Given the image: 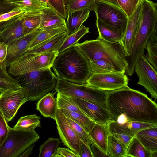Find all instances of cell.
Instances as JSON below:
<instances>
[{
	"instance_id": "14",
	"label": "cell",
	"mask_w": 157,
	"mask_h": 157,
	"mask_svg": "<svg viewBox=\"0 0 157 157\" xmlns=\"http://www.w3.org/2000/svg\"><path fill=\"white\" fill-rule=\"evenodd\" d=\"M143 1H140L131 17L128 19L123 38L120 42L125 50L126 56H129L131 53L140 28Z\"/></svg>"
},
{
	"instance_id": "18",
	"label": "cell",
	"mask_w": 157,
	"mask_h": 157,
	"mask_svg": "<svg viewBox=\"0 0 157 157\" xmlns=\"http://www.w3.org/2000/svg\"><path fill=\"white\" fill-rule=\"evenodd\" d=\"M65 19L51 8L47 6L41 10V21L38 27L42 30L65 25Z\"/></svg>"
},
{
	"instance_id": "32",
	"label": "cell",
	"mask_w": 157,
	"mask_h": 157,
	"mask_svg": "<svg viewBox=\"0 0 157 157\" xmlns=\"http://www.w3.org/2000/svg\"><path fill=\"white\" fill-rule=\"evenodd\" d=\"M96 0H64L67 16L77 10L88 8L93 11Z\"/></svg>"
},
{
	"instance_id": "3",
	"label": "cell",
	"mask_w": 157,
	"mask_h": 157,
	"mask_svg": "<svg viewBox=\"0 0 157 157\" xmlns=\"http://www.w3.org/2000/svg\"><path fill=\"white\" fill-rule=\"evenodd\" d=\"M89 60L106 61L119 72L125 73L127 63L126 53L121 43H112L98 38L86 40L75 45Z\"/></svg>"
},
{
	"instance_id": "19",
	"label": "cell",
	"mask_w": 157,
	"mask_h": 157,
	"mask_svg": "<svg viewBox=\"0 0 157 157\" xmlns=\"http://www.w3.org/2000/svg\"><path fill=\"white\" fill-rule=\"evenodd\" d=\"M89 9L86 8L76 11L67 16L65 26L67 36H69L78 30L82 24L89 17Z\"/></svg>"
},
{
	"instance_id": "16",
	"label": "cell",
	"mask_w": 157,
	"mask_h": 157,
	"mask_svg": "<svg viewBox=\"0 0 157 157\" xmlns=\"http://www.w3.org/2000/svg\"><path fill=\"white\" fill-rule=\"evenodd\" d=\"M70 98L86 116L96 123L105 124L110 121V115L107 109L89 101Z\"/></svg>"
},
{
	"instance_id": "31",
	"label": "cell",
	"mask_w": 157,
	"mask_h": 157,
	"mask_svg": "<svg viewBox=\"0 0 157 157\" xmlns=\"http://www.w3.org/2000/svg\"><path fill=\"white\" fill-rule=\"evenodd\" d=\"M65 32H67L65 25L49 29L42 30L30 44L27 50L55 35Z\"/></svg>"
},
{
	"instance_id": "34",
	"label": "cell",
	"mask_w": 157,
	"mask_h": 157,
	"mask_svg": "<svg viewBox=\"0 0 157 157\" xmlns=\"http://www.w3.org/2000/svg\"><path fill=\"white\" fill-rule=\"evenodd\" d=\"M22 87L19 82L0 67V93L7 90H16Z\"/></svg>"
},
{
	"instance_id": "29",
	"label": "cell",
	"mask_w": 157,
	"mask_h": 157,
	"mask_svg": "<svg viewBox=\"0 0 157 157\" xmlns=\"http://www.w3.org/2000/svg\"><path fill=\"white\" fill-rule=\"evenodd\" d=\"M41 117L36 114L27 115L21 117L13 128L28 130H35L41 127Z\"/></svg>"
},
{
	"instance_id": "23",
	"label": "cell",
	"mask_w": 157,
	"mask_h": 157,
	"mask_svg": "<svg viewBox=\"0 0 157 157\" xmlns=\"http://www.w3.org/2000/svg\"><path fill=\"white\" fill-rule=\"evenodd\" d=\"M20 18L11 23L0 33V42L7 45L11 41L25 35Z\"/></svg>"
},
{
	"instance_id": "24",
	"label": "cell",
	"mask_w": 157,
	"mask_h": 157,
	"mask_svg": "<svg viewBox=\"0 0 157 157\" xmlns=\"http://www.w3.org/2000/svg\"><path fill=\"white\" fill-rule=\"evenodd\" d=\"M96 25L99 33L98 38L112 43H120L124 33L107 26L96 18Z\"/></svg>"
},
{
	"instance_id": "4",
	"label": "cell",
	"mask_w": 157,
	"mask_h": 157,
	"mask_svg": "<svg viewBox=\"0 0 157 157\" xmlns=\"http://www.w3.org/2000/svg\"><path fill=\"white\" fill-rule=\"evenodd\" d=\"M51 67L35 71L15 78L28 90V101H36L55 89L57 77Z\"/></svg>"
},
{
	"instance_id": "33",
	"label": "cell",
	"mask_w": 157,
	"mask_h": 157,
	"mask_svg": "<svg viewBox=\"0 0 157 157\" xmlns=\"http://www.w3.org/2000/svg\"><path fill=\"white\" fill-rule=\"evenodd\" d=\"M60 143L58 138H48L40 146L39 157H54Z\"/></svg>"
},
{
	"instance_id": "39",
	"label": "cell",
	"mask_w": 157,
	"mask_h": 157,
	"mask_svg": "<svg viewBox=\"0 0 157 157\" xmlns=\"http://www.w3.org/2000/svg\"><path fill=\"white\" fill-rule=\"evenodd\" d=\"M66 118L70 125L76 135L80 140L90 147L91 140L88 133L80 125L70 118L67 117Z\"/></svg>"
},
{
	"instance_id": "12",
	"label": "cell",
	"mask_w": 157,
	"mask_h": 157,
	"mask_svg": "<svg viewBox=\"0 0 157 157\" xmlns=\"http://www.w3.org/2000/svg\"><path fill=\"white\" fill-rule=\"evenodd\" d=\"M134 70L139 78L137 84L143 86L155 101L157 98V71L148 61L144 52L136 62Z\"/></svg>"
},
{
	"instance_id": "15",
	"label": "cell",
	"mask_w": 157,
	"mask_h": 157,
	"mask_svg": "<svg viewBox=\"0 0 157 157\" xmlns=\"http://www.w3.org/2000/svg\"><path fill=\"white\" fill-rule=\"evenodd\" d=\"M41 30L37 28L30 33L8 44L6 59V67H8L13 62L27 50L30 44Z\"/></svg>"
},
{
	"instance_id": "10",
	"label": "cell",
	"mask_w": 157,
	"mask_h": 157,
	"mask_svg": "<svg viewBox=\"0 0 157 157\" xmlns=\"http://www.w3.org/2000/svg\"><path fill=\"white\" fill-rule=\"evenodd\" d=\"M25 88L7 90L0 93V110L7 122L15 117L20 107L28 101Z\"/></svg>"
},
{
	"instance_id": "54",
	"label": "cell",
	"mask_w": 157,
	"mask_h": 157,
	"mask_svg": "<svg viewBox=\"0 0 157 157\" xmlns=\"http://www.w3.org/2000/svg\"><path fill=\"white\" fill-rule=\"evenodd\" d=\"M117 5H118L117 0H107Z\"/></svg>"
},
{
	"instance_id": "53",
	"label": "cell",
	"mask_w": 157,
	"mask_h": 157,
	"mask_svg": "<svg viewBox=\"0 0 157 157\" xmlns=\"http://www.w3.org/2000/svg\"><path fill=\"white\" fill-rule=\"evenodd\" d=\"M39 1L47 4V5L48 4V0H38Z\"/></svg>"
},
{
	"instance_id": "22",
	"label": "cell",
	"mask_w": 157,
	"mask_h": 157,
	"mask_svg": "<svg viewBox=\"0 0 157 157\" xmlns=\"http://www.w3.org/2000/svg\"><path fill=\"white\" fill-rule=\"evenodd\" d=\"M135 135L144 147L151 152L157 151V126L141 130Z\"/></svg>"
},
{
	"instance_id": "6",
	"label": "cell",
	"mask_w": 157,
	"mask_h": 157,
	"mask_svg": "<svg viewBox=\"0 0 157 157\" xmlns=\"http://www.w3.org/2000/svg\"><path fill=\"white\" fill-rule=\"evenodd\" d=\"M39 138V135L35 130L10 127L6 139L0 146V157H19Z\"/></svg>"
},
{
	"instance_id": "45",
	"label": "cell",
	"mask_w": 157,
	"mask_h": 157,
	"mask_svg": "<svg viewBox=\"0 0 157 157\" xmlns=\"http://www.w3.org/2000/svg\"><path fill=\"white\" fill-rule=\"evenodd\" d=\"M79 157L75 153L69 148L58 147L54 157Z\"/></svg>"
},
{
	"instance_id": "56",
	"label": "cell",
	"mask_w": 157,
	"mask_h": 157,
	"mask_svg": "<svg viewBox=\"0 0 157 157\" xmlns=\"http://www.w3.org/2000/svg\"><path fill=\"white\" fill-rule=\"evenodd\" d=\"M139 0V1H140L141 0Z\"/></svg>"
},
{
	"instance_id": "11",
	"label": "cell",
	"mask_w": 157,
	"mask_h": 157,
	"mask_svg": "<svg viewBox=\"0 0 157 157\" xmlns=\"http://www.w3.org/2000/svg\"><path fill=\"white\" fill-rule=\"evenodd\" d=\"M129 80L125 73H92L85 84L106 91H110L127 86Z\"/></svg>"
},
{
	"instance_id": "40",
	"label": "cell",
	"mask_w": 157,
	"mask_h": 157,
	"mask_svg": "<svg viewBox=\"0 0 157 157\" xmlns=\"http://www.w3.org/2000/svg\"><path fill=\"white\" fill-rule=\"evenodd\" d=\"M47 6L53 9L63 18L67 19V13L64 0H48Z\"/></svg>"
},
{
	"instance_id": "2",
	"label": "cell",
	"mask_w": 157,
	"mask_h": 157,
	"mask_svg": "<svg viewBox=\"0 0 157 157\" xmlns=\"http://www.w3.org/2000/svg\"><path fill=\"white\" fill-rule=\"evenodd\" d=\"M51 67L57 76L78 84H85L92 73L89 60L75 45L58 53Z\"/></svg>"
},
{
	"instance_id": "13",
	"label": "cell",
	"mask_w": 157,
	"mask_h": 157,
	"mask_svg": "<svg viewBox=\"0 0 157 157\" xmlns=\"http://www.w3.org/2000/svg\"><path fill=\"white\" fill-rule=\"evenodd\" d=\"M55 120L62 142L80 157V139L71 128L64 114L58 109Z\"/></svg>"
},
{
	"instance_id": "44",
	"label": "cell",
	"mask_w": 157,
	"mask_h": 157,
	"mask_svg": "<svg viewBox=\"0 0 157 157\" xmlns=\"http://www.w3.org/2000/svg\"><path fill=\"white\" fill-rule=\"evenodd\" d=\"M7 52V45L0 42V67L5 71H7L6 59Z\"/></svg>"
},
{
	"instance_id": "7",
	"label": "cell",
	"mask_w": 157,
	"mask_h": 157,
	"mask_svg": "<svg viewBox=\"0 0 157 157\" xmlns=\"http://www.w3.org/2000/svg\"><path fill=\"white\" fill-rule=\"evenodd\" d=\"M57 51L38 54L25 52L9 67L8 73L15 77L48 67L51 68Z\"/></svg>"
},
{
	"instance_id": "17",
	"label": "cell",
	"mask_w": 157,
	"mask_h": 157,
	"mask_svg": "<svg viewBox=\"0 0 157 157\" xmlns=\"http://www.w3.org/2000/svg\"><path fill=\"white\" fill-rule=\"evenodd\" d=\"M67 36V32L59 33L27 50L24 53L38 54L57 51Z\"/></svg>"
},
{
	"instance_id": "50",
	"label": "cell",
	"mask_w": 157,
	"mask_h": 157,
	"mask_svg": "<svg viewBox=\"0 0 157 157\" xmlns=\"http://www.w3.org/2000/svg\"><path fill=\"white\" fill-rule=\"evenodd\" d=\"M24 13L17 15L7 21L0 22V33L11 23L19 19Z\"/></svg>"
},
{
	"instance_id": "21",
	"label": "cell",
	"mask_w": 157,
	"mask_h": 157,
	"mask_svg": "<svg viewBox=\"0 0 157 157\" xmlns=\"http://www.w3.org/2000/svg\"><path fill=\"white\" fill-rule=\"evenodd\" d=\"M88 134L91 140L106 154L109 135L107 124L96 123Z\"/></svg>"
},
{
	"instance_id": "43",
	"label": "cell",
	"mask_w": 157,
	"mask_h": 157,
	"mask_svg": "<svg viewBox=\"0 0 157 157\" xmlns=\"http://www.w3.org/2000/svg\"><path fill=\"white\" fill-rule=\"evenodd\" d=\"M25 12V11L20 7L16 8L10 12L0 15V22L7 21Z\"/></svg>"
},
{
	"instance_id": "30",
	"label": "cell",
	"mask_w": 157,
	"mask_h": 157,
	"mask_svg": "<svg viewBox=\"0 0 157 157\" xmlns=\"http://www.w3.org/2000/svg\"><path fill=\"white\" fill-rule=\"evenodd\" d=\"M89 32V27L84 25L82 26L76 32L66 37L57 51L58 53L71 47L76 45L78 43L80 39Z\"/></svg>"
},
{
	"instance_id": "5",
	"label": "cell",
	"mask_w": 157,
	"mask_h": 157,
	"mask_svg": "<svg viewBox=\"0 0 157 157\" xmlns=\"http://www.w3.org/2000/svg\"><path fill=\"white\" fill-rule=\"evenodd\" d=\"M57 77V82L55 89L57 92L70 97L89 101L107 109L106 91L85 84L69 82Z\"/></svg>"
},
{
	"instance_id": "38",
	"label": "cell",
	"mask_w": 157,
	"mask_h": 157,
	"mask_svg": "<svg viewBox=\"0 0 157 157\" xmlns=\"http://www.w3.org/2000/svg\"><path fill=\"white\" fill-rule=\"evenodd\" d=\"M89 62L92 73L118 72L113 66L105 61L94 60L90 61Z\"/></svg>"
},
{
	"instance_id": "55",
	"label": "cell",
	"mask_w": 157,
	"mask_h": 157,
	"mask_svg": "<svg viewBox=\"0 0 157 157\" xmlns=\"http://www.w3.org/2000/svg\"><path fill=\"white\" fill-rule=\"evenodd\" d=\"M133 1L136 6H137L140 2L139 0H133Z\"/></svg>"
},
{
	"instance_id": "26",
	"label": "cell",
	"mask_w": 157,
	"mask_h": 157,
	"mask_svg": "<svg viewBox=\"0 0 157 157\" xmlns=\"http://www.w3.org/2000/svg\"><path fill=\"white\" fill-rule=\"evenodd\" d=\"M151 157V152L141 144L135 135L126 148L124 157Z\"/></svg>"
},
{
	"instance_id": "49",
	"label": "cell",
	"mask_w": 157,
	"mask_h": 157,
	"mask_svg": "<svg viewBox=\"0 0 157 157\" xmlns=\"http://www.w3.org/2000/svg\"><path fill=\"white\" fill-rule=\"evenodd\" d=\"M80 157H93L89 147L80 140Z\"/></svg>"
},
{
	"instance_id": "20",
	"label": "cell",
	"mask_w": 157,
	"mask_h": 157,
	"mask_svg": "<svg viewBox=\"0 0 157 157\" xmlns=\"http://www.w3.org/2000/svg\"><path fill=\"white\" fill-rule=\"evenodd\" d=\"M54 94L48 93L40 98L36 105V109L44 117L54 120L57 109Z\"/></svg>"
},
{
	"instance_id": "52",
	"label": "cell",
	"mask_w": 157,
	"mask_h": 157,
	"mask_svg": "<svg viewBox=\"0 0 157 157\" xmlns=\"http://www.w3.org/2000/svg\"><path fill=\"white\" fill-rule=\"evenodd\" d=\"M151 157H157V151L151 152Z\"/></svg>"
},
{
	"instance_id": "8",
	"label": "cell",
	"mask_w": 157,
	"mask_h": 157,
	"mask_svg": "<svg viewBox=\"0 0 157 157\" xmlns=\"http://www.w3.org/2000/svg\"><path fill=\"white\" fill-rule=\"evenodd\" d=\"M156 33V21L150 16H143L131 53L125 58L127 63L125 73L129 76H131L133 74L136 62L142 54L144 52L147 41Z\"/></svg>"
},
{
	"instance_id": "47",
	"label": "cell",
	"mask_w": 157,
	"mask_h": 157,
	"mask_svg": "<svg viewBox=\"0 0 157 157\" xmlns=\"http://www.w3.org/2000/svg\"><path fill=\"white\" fill-rule=\"evenodd\" d=\"M90 148L92 153L93 157H108L107 154L102 151L91 141Z\"/></svg>"
},
{
	"instance_id": "51",
	"label": "cell",
	"mask_w": 157,
	"mask_h": 157,
	"mask_svg": "<svg viewBox=\"0 0 157 157\" xmlns=\"http://www.w3.org/2000/svg\"><path fill=\"white\" fill-rule=\"evenodd\" d=\"M35 145L34 144L27 148L20 156L19 157H27L32 153V150Z\"/></svg>"
},
{
	"instance_id": "46",
	"label": "cell",
	"mask_w": 157,
	"mask_h": 157,
	"mask_svg": "<svg viewBox=\"0 0 157 157\" xmlns=\"http://www.w3.org/2000/svg\"><path fill=\"white\" fill-rule=\"evenodd\" d=\"M18 7H20L10 3L8 0H0V15Z\"/></svg>"
},
{
	"instance_id": "9",
	"label": "cell",
	"mask_w": 157,
	"mask_h": 157,
	"mask_svg": "<svg viewBox=\"0 0 157 157\" xmlns=\"http://www.w3.org/2000/svg\"><path fill=\"white\" fill-rule=\"evenodd\" d=\"M93 11L96 18L124 33L128 19L118 5L107 0H96Z\"/></svg>"
},
{
	"instance_id": "48",
	"label": "cell",
	"mask_w": 157,
	"mask_h": 157,
	"mask_svg": "<svg viewBox=\"0 0 157 157\" xmlns=\"http://www.w3.org/2000/svg\"><path fill=\"white\" fill-rule=\"evenodd\" d=\"M112 135L113 136L119 141L124 144L126 147H127L130 141L133 137L123 133H116Z\"/></svg>"
},
{
	"instance_id": "28",
	"label": "cell",
	"mask_w": 157,
	"mask_h": 157,
	"mask_svg": "<svg viewBox=\"0 0 157 157\" xmlns=\"http://www.w3.org/2000/svg\"><path fill=\"white\" fill-rule=\"evenodd\" d=\"M127 147L115 137L109 135L106 154L109 157H124Z\"/></svg>"
},
{
	"instance_id": "37",
	"label": "cell",
	"mask_w": 157,
	"mask_h": 157,
	"mask_svg": "<svg viewBox=\"0 0 157 157\" xmlns=\"http://www.w3.org/2000/svg\"><path fill=\"white\" fill-rule=\"evenodd\" d=\"M56 99L58 109H64L86 115L69 97L57 92Z\"/></svg>"
},
{
	"instance_id": "1",
	"label": "cell",
	"mask_w": 157,
	"mask_h": 157,
	"mask_svg": "<svg viewBox=\"0 0 157 157\" xmlns=\"http://www.w3.org/2000/svg\"><path fill=\"white\" fill-rule=\"evenodd\" d=\"M106 107L110 121L120 115L127 120L157 124V105L147 95L126 86L106 91Z\"/></svg>"
},
{
	"instance_id": "27",
	"label": "cell",
	"mask_w": 157,
	"mask_h": 157,
	"mask_svg": "<svg viewBox=\"0 0 157 157\" xmlns=\"http://www.w3.org/2000/svg\"><path fill=\"white\" fill-rule=\"evenodd\" d=\"M58 109V108H57ZM65 116L82 126L88 133L96 124L87 116L63 109H58Z\"/></svg>"
},
{
	"instance_id": "42",
	"label": "cell",
	"mask_w": 157,
	"mask_h": 157,
	"mask_svg": "<svg viewBox=\"0 0 157 157\" xmlns=\"http://www.w3.org/2000/svg\"><path fill=\"white\" fill-rule=\"evenodd\" d=\"M10 127L0 110V146L6 139Z\"/></svg>"
},
{
	"instance_id": "25",
	"label": "cell",
	"mask_w": 157,
	"mask_h": 157,
	"mask_svg": "<svg viewBox=\"0 0 157 157\" xmlns=\"http://www.w3.org/2000/svg\"><path fill=\"white\" fill-rule=\"evenodd\" d=\"M41 10L25 12L21 17L25 35L39 27L41 21Z\"/></svg>"
},
{
	"instance_id": "41",
	"label": "cell",
	"mask_w": 157,
	"mask_h": 157,
	"mask_svg": "<svg viewBox=\"0 0 157 157\" xmlns=\"http://www.w3.org/2000/svg\"><path fill=\"white\" fill-rule=\"evenodd\" d=\"M117 1L118 5L124 11L128 19L130 18L137 6L133 0H117Z\"/></svg>"
},
{
	"instance_id": "35",
	"label": "cell",
	"mask_w": 157,
	"mask_h": 157,
	"mask_svg": "<svg viewBox=\"0 0 157 157\" xmlns=\"http://www.w3.org/2000/svg\"><path fill=\"white\" fill-rule=\"evenodd\" d=\"M145 48L147 51L146 57L151 65L157 71V33L147 41Z\"/></svg>"
},
{
	"instance_id": "36",
	"label": "cell",
	"mask_w": 157,
	"mask_h": 157,
	"mask_svg": "<svg viewBox=\"0 0 157 157\" xmlns=\"http://www.w3.org/2000/svg\"><path fill=\"white\" fill-rule=\"evenodd\" d=\"M9 2L17 5L25 12L41 10L48 6L47 4L38 0H8Z\"/></svg>"
}]
</instances>
